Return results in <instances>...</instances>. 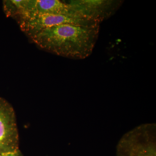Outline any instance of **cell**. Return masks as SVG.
Here are the masks:
<instances>
[{
    "instance_id": "5b68a950",
    "label": "cell",
    "mask_w": 156,
    "mask_h": 156,
    "mask_svg": "<svg viewBox=\"0 0 156 156\" xmlns=\"http://www.w3.org/2000/svg\"><path fill=\"white\" fill-rule=\"evenodd\" d=\"M123 3L119 0H77L68 3L77 13L100 23L113 16Z\"/></svg>"
},
{
    "instance_id": "8992f818",
    "label": "cell",
    "mask_w": 156,
    "mask_h": 156,
    "mask_svg": "<svg viewBox=\"0 0 156 156\" xmlns=\"http://www.w3.org/2000/svg\"><path fill=\"white\" fill-rule=\"evenodd\" d=\"M44 14L71 15L80 14L77 13L68 3L58 0H24L22 11L17 17L19 22L34 15Z\"/></svg>"
},
{
    "instance_id": "6da1fadb",
    "label": "cell",
    "mask_w": 156,
    "mask_h": 156,
    "mask_svg": "<svg viewBox=\"0 0 156 156\" xmlns=\"http://www.w3.org/2000/svg\"><path fill=\"white\" fill-rule=\"evenodd\" d=\"M99 32V24L66 23L45 29L30 39L48 52L66 58L83 59L92 54Z\"/></svg>"
},
{
    "instance_id": "7a4b0ae2",
    "label": "cell",
    "mask_w": 156,
    "mask_h": 156,
    "mask_svg": "<svg viewBox=\"0 0 156 156\" xmlns=\"http://www.w3.org/2000/svg\"><path fill=\"white\" fill-rule=\"evenodd\" d=\"M117 156H156V125H142L125 134L117 146Z\"/></svg>"
},
{
    "instance_id": "52a82bcc",
    "label": "cell",
    "mask_w": 156,
    "mask_h": 156,
    "mask_svg": "<svg viewBox=\"0 0 156 156\" xmlns=\"http://www.w3.org/2000/svg\"><path fill=\"white\" fill-rule=\"evenodd\" d=\"M0 156H22L19 150L12 152L0 154Z\"/></svg>"
},
{
    "instance_id": "277c9868",
    "label": "cell",
    "mask_w": 156,
    "mask_h": 156,
    "mask_svg": "<svg viewBox=\"0 0 156 156\" xmlns=\"http://www.w3.org/2000/svg\"><path fill=\"white\" fill-rule=\"evenodd\" d=\"M19 134L12 107L0 98V154L18 150Z\"/></svg>"
},
{
    "instance_id": "3957f363",
    "label": "cell",
    "mask_w": 156,
    "mask_h": 156,
    "mask_svg": "<svg viewBox=\"0 0 156 156\" xmlns=\"http://www.w3.org/2000/svg\"><path fill=\"white\" fill-rule=\"evenodd\" d=\"M19 23L21 30L30 38L45 29L59 24L70 23L90 26L100 24L80 14H38L20 20Z\"/></svg>"
}]
</instances>
